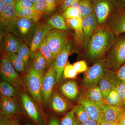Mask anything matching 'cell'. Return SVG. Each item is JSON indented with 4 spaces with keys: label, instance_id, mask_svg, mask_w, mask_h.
Returning <instances> with one entry per match:
<instances>
[{
    "label": "cell",
    "instance_id": "obj_1",
    "mask_svg": "<svg viewBox=\"0 0 125 125\" xmlns=\"http://www.w3.org/2000/svg\"><path fill=\"white\" fill-rule=\"evenodd\" d=\"M116 38L106 25L98 26L84 48L86 57L95 62L103 58L112 46Z\"/></svg>",
    "mask_w": 125,
    "mask_h": 125
},
{
    "label": "cell",
    "instance_id": "obj_2",
    "mask_svg": "<svg viewBox=\"0 0 125 125\" xmlns=\"http://www.w3.org/2000/svg\"><path fill=\"white\" fill-rule=\"evenodd\" d=\"M39 21L17 17L0 24L1 27L4 32L20 38L30 47L34 34L40 25Z\"/></svg>",
    "mask_w": 125,
    "mask_h": 125
},
{
    "label": "cell",
    "instance_id": "obj_3",
    "mask_svg": "<svg viewBox=\"0 0 125 125\" xmlns=\"http://www.w3.org/2000/svg\"><path fill=\"white\" fill-rule=\"evenodd\" d=\"M106 54L105 61L109 70L115 71L125 64V33L117 37Z\"/></svg>",
    "mask_w": 125,
    "mask_h": 125
},
{
    "label": "cell",
    "instance_id": "obj_4",
    "mask_svg": "<svg viewBox=\"0 0 125 125\" xmlns=\"http://www.w3.org/2000/svg\"><path fill=\"white\" fill-rule=\"evenodd\" d=\"M69 34L66 31L52 29L46 37V42L51 52L54 61L69 42Z\"/></svg>",
    "mask_w": 125,
    "mask_h": 125
},
{
    "label": "cell",
    "instance_id": "obj_5",
    "mask_svg": "<svg viewBox=\"0 0 125 125\" xmlns=\"http://www.w3.org/2000/svg\"><path fill=\"white\" fill-rule=\"evenodd\" d=\"M98 26L105 25L118 8L116 0H92Z\"/></svg>",
    "mask_w": 125,
    "mask_h": 125
},
{
    "label": "cell",
    "instance_id": "obj_6",
    "mask_svg": "<svg viewBox=\"0 0 125 125\" xmlns=\"http://www.w3.org/2000/svg\"><path fill=\"white\" fill-rule=\"evenodd\" d=\"M109 70L105 58L103 57L96 61L85 72L82 81L83 85L87 89L97 86L102 78Z\"/></svg>",
    "mask_w": 125,
    "mask_h": 125
},
{
    "label": "cell",
    "instance_id": "obj_7",
    "mask_svg": "<svg viewBox=\"0 0 125 125\" xmlns=\"http://www.w3.org/2000/svg\"><path fill=\"white\" fill-rule=\"evenodd\" d=\"M42 75L39 74L31 67L24 79L27 90L33 100L40 106L42 103L41 88Z\"/></svg>",
    "mask_w": 125,
    "mask_h": 125
},
{
    "label": "cell",
    "instance_id": "obj_8",
    "mask_svg": "<svg viewBox=\"0 0 125 125\" xmlns=\"http://www.w3.org/2000/svg\"><path fill=\"white\" fill-rule=\"evenodd\" d=\"M11 64L6 54L2 53L1 58L0 72L1 79L17 89L22 85L21 78Z\"/></svg>",
    "mask_w": 125,
    "mask_h": 125
},
{
    "label": "cell",
    "instance_id": "obj_9",
    "mask_svg": "<svg viewBox=\"0 0 125 125\" xmlns=\"http://www.w3.org/2000/svg\"><path fill=\"white\" fill-rule=\"evenodd\" d=\"M56 75L53 64L43 74L41 79V94L42 103L45 106L49 104L50 98L53 91L54 85L56 84Z\"/></svg>",
    "mask_w": 125,
    "mask_h": 125
},
{
    "label": "cell",
    "instance_id": "obj_10",
    "mask_svg": "<svg viewBox=\"0 0 125 125\" xmlns=\"http://www.w3.org/2000/svg\"><path fill=\"white\" fill-rule=\"evenodd\" d=\"M21 39L8 32L2 33L1 39V51L2 53H17L23 42Z\"/></svg>",
    "mask_w": 125,
    "mask_h": 125
},
{
    "label": "cell",
    "instance_id": "obj_11",
    "mask_svg": "<svg viewBox=\"0 0 125 125\" xmlns=\"http://www.w3.org/2000/svg\"><path fill=\"white\" fill-rule=\"evenodd\" d=\"M117 37L125 33V9L119 8L112 15L106 24Z\"/></svg>",
    "mask_w": 125,
    "mask_h": 125
},
{
    "label": "cell",
    "instance_id": "obj_12",
    "mask_svg": "<svg viewBox=\"0 0 125 125\" xmlns=\"http://www.w3.org/2000/svg\"><path fill=\"white\" fill-rule=\"evenodd\" d=\"M71 48V43L69 42L61 52L57 56L52 62L56 75V83L60 82L63 77V72L67 62L68 57Z\"/></svg>",
    "mask_w": 125,
    "mask_h": 125
},
{
    "label": "cell",
    "instance_id": "obj_13",
    "mask_svg": "<svg viewBox=\"0 0 125 125\" xmlns=\"http://www.w3.org/2000/svg\"><path fill=\"white\" fill-rule=\"evenodd\" d=\"M80 103L83 106L90 119L96 121L97 123L101 120L102 118L101 106L104 102H96L85 97L80 99Z\"/></svg>",
    "mask_w": 125,
    "mask_h": 125
},
{
    "label": "cell",
    "instance_id": "obj_14",
    "mask_svg": "<svg viewBox=\"0 0 125 125\" xmlns=\"http://www.w3.org/2000/svg\"><path fill=\"white\" fill-rule=\"evenodd\" d=\"M0 115L10 118L19 113L20 107L16 99L7 97H1Z\"/></svg>",
    "mask_w": 125,
    "mask_h": 125
},
{
    "label": "cell",
    "instance_id": "obj_15",
    "mask_svg": "<svg viewBox=\"0 0 125 125\" xmlns=\"http://www.w3.org/2000/svg\"><path fill=\"white\" fill-rule=\"evenodd\" d=\"M119 83L114 71L109 70L105 74L99 82V87L104 101L108 96L112 88Z\"/></svg>",
    "mask_w": 125,
    "mask_h": 125
},
{
    "label": "cell",
    "instance_id": "obj_16",
    "mask_svg": "<svg viewBox=\"0 0 125 125\" xmlns=\"http://www.w3.org/2000/svg\"><path fill=\"white\" fill-rule=\"evenodd\" d=\"M82 23L84 36V42L83 45L84 49L94 33L98 27L97 20L94 13L82 18Z\"/></svg>",
    "mask_w": 125,
    "mask_h": 125
},
{
    "label": "cell",
    "instance_id": "obj_17",
    "mask_svg": "<svg viewBox=\"0 0 125 125\" xmlns=\"http://www.w3.org/2000/svg\"><path fill=\"white\" fill-rule=\"evenodd\" d=\"M125 110L123 108L117 107L104 103L101 106L103 119L109 123H117Z\"/></svg>",
    "mask_w": 125,
    "mask_h": 125
},
{
    "label": "cell",
    "instance_id": "obj_18",
    "mask_svg": "<svg viewBox=\"0 0 125 125\" xmlns=\"http://www.w3.org/2000/svg\"><path fill=\"white\" fill-rule=\"evenodd\" d=\"M21 99L23 107L28 115L34 121L39 122L40 119V113L37 104L24 92L21 94Z\"/></svg>",
    "mask_w": 125,
    "mask_h": 125
},
{
    "label": "cell",
    "instance_id": "obj_19",
    "mask_svg": "<svg viewBox=\"0 0 125 125\" xmlns=\"http://www.w3.org/2000/svg\"><path fill=\"white\" fill-rule=\"evenodd\" d=\"M52 29L46 24H40L36 31L30 47V57L33 60L35 52L39 45L45 38L48 32Z\"/></svg>",
    "mask_w": 125,
    "mask_h": 125
},
{
    "label": "cell",
    "instance_id": "obj_20",
    "mask_svg": "<svg viewBox=\"0 0 125 125\" xmlns=\"http://www.w3.org/2000/svg\"><path fill=\"white\" fill-rule=\"evenodd\" d=\"M49 104L52 109L58 113L65 112L69 106L66 99L58 92L54 90L50 98Z\"/></svg>",
    "mask_w": 125,
    "mask_h": 125
},
{
    "label": "cell",
    "instance_id": "obj_21",
    "mask_svg": "<svg viewBox=\"0 0 125 125\" xmlns=\"http://www.w3.org/2000/svg\"><path fill=\"white\" fill-rule=\"evenodd\" d=\"M67 27L73 30L75 37L77 42L80 44L83 43L84 36L82 27V20L78 19H64Z\"/></svg>",
    "mask_w": 125,
    "mask_h": 125
},
{
    "label": "cell",
    "instance_id": "obj_22",
    "mask_svg": "<svg viewBox=\"0 0 125 125\" xmlns=\"http://www.w3.org/2000/svg\"><path fill=\"white\" fill-rule=\"evenodd\" d=\"M60 90L65 97L71 100L76 99L79 94L77 83L73 81H67L61 85Z\"/></svg>",
    "mask_w": 125,
    "mask_h": 125
},
{
    "label": "cell",
    "instance_id": "obj_23",
    "mask_svg": "<svg viewBox=\"0 0 125 125\" xmlns=\"http://www.w3.org/2000/svg\"><path fill=\"white\" fill-rule=\"evenodd\" d=\"M32 67L39 74L42 75L48 70L46 60L38 50L34 54Z\"/></svg>",
    "mask_w": 125,
    "mask_h": 125
},
{
    "label": "cell",
    "instance_id": "obj_24",
    "mask_svg": "<svg viewBox=\"0 0 125 125\" xmlns=\"http://www.w3.org/2000/svg\"><path fill=\"white\" fill-rule=\"evenodd\" d=\"M46 24L52 29L60 30L66 31L67 27L64 19L62 15L56 14L47 21Z\"/></svg>",
    "mask_w": 125,
    "mask_h": 125
},
{
    "label": "cell",
    "instance_id": "obj_25",
    "mask_svg": "<svg viewBox=\"0 0 125 125\" xmlns=\"http://www.w3.org/2000/svg\"><path fill=\"white\" fill-rule=\"evenodd\" d=\"M0 92L1 97H7L16 99L19 95L18 89L4 81H2L0 84Z\"/></svg>",
    "mask_w": 125,
    "mask_h": 125
},
{
    "label": "cell",
    "instance_id": "obj_26",
    "mask_svg": "<svg viewBox=\"0 0 125 125\" xmlns=\"http://www.w3.org/2000/svg\"><path fill=\"white\" fill-rule=\"evenodd\" d=\"M105 104L111 105L114 106L122 107V102L118 95L116 86L112 88L111 92L104 101Z\"/></svg>",
    "mask_w": 125,
    "mask_h": 125
},
{
    "label": "cell",
    "instance_id": "obj_27",
    "mask_svg": "<svg viewBox=\"0 0 125 125\" xmlns=\"http://www.w3.org/2000/svg\"><path fill=\"white\" fill-rule=\"evenodd\" d=\"M85 95L86 97L93 102H104L100 88L98 85L87 89Z\"/></svg>",
    "mask_w": 125,
    "mask_h": 125
},
{
    "label": "cell",
    "instance_id": "obj_28",
    "mask_svg": "<svg viewBox=\"0 0 125 125\" xmlns=\"http://www.w3.org/2000/svg\"><path fill=\"white\" fill-rule=\"evenodd\" d=\"M9 60L16 70L19 72H23L26 69V66L22 60L16 53H8Z\"/></svg>",
    "mask_w": 125,
    "mask_h": 125
},
{
    "label": "cell",
    "instance_id": "obj_29",
    "mask_svg": "<svg viewBox=\"0 0 125 125\" xmlns=\"http://www.w3.org/2000/svg\"><path fill=\"white\" fill-rule=\"evenodd\" d=\"M37 50L40 52L46 60L48 69L52 64L54 60L51 52L47 45L46 38L39 45Z\"/></svg>",
    "mask_w": 125,
    "mask_h": 125
},
{
    "label": "cell",
    "instance_id": "obj_30",
    "mask_svg": "<svg viewBox=\"0 0 125 125\" xmlns=\"http://www.w3.org/2000/svg\"><path fill=\"white\" fill-rule=\"evenodd\" d=\"M79 7L82 18L94 13V9L92 0H80Z\"/></svg>",
    "mask_w": 125,
    "mask_h": 125
},
{
    "label": "cell",
    "instance_id": "obj_31",
    "mask_svg": "<svg viewBox=\"0 0 125 125\" xmlns=\"http://www.w3.org/2000/svg\"><path fill=\"white\" fill-rule=\"evenodd\" d=\"M17 54L23 61L26 68L28 67L30 64V50L27 43H23Z\"/></svg>",
    "mask_w": 125,
    "mask_h": 125
},
{
    "label": "cell",
    "instance_id": "obj_32",
    "mask_svg": "<svg viewBox=\"0 0 125 125\" xmlns=\"http://www.w3.org/2000/svg\"><path fill=\"white\" fill-rule=\"evenodd\" d=\"M15 3L6 5L4 13L0 16V24L18 17L14 6Z\"/></svg>",
    "mask_w": 125,
    "mask_h": 125
},
{
    "label": "cell",
    "instance_id": "obj_33",
    "mask_svg": "<svg viewBox=\"0 0 125 125\" xmlns=\"http://www.w3.org/2000/svg\"><path fill=\"white\" fill-rule=\"evenodd\" d=\"M16 14L18 17L29 18L38 20H39L42 15L37 13L33 7L24 9Z\"/></svg>",
    "mask_w": 125,
    "mask_h": 125
},
{
    "label": "cell",
    "instance_id": "obj_34",
    "mask_svg": "<svg viewBox=\"0 0 125 125\" xmlns=\"http://www.w3.org/2000/svg\"><path fill=\"white\" fill-rule=\"evenodd\" d=\"M62 14V17L64 19H78L81 20H82L80 10H76L72 6L65 10Z\"/></svg>",
    "mask_w": 125,
    "mask_h": 125
},
{
    "label": "cell",
    "instance_id": "obj_35",
    "mask_svg": "<svg viewBox=\"0 0 125 125\" xmlns=\"http://www.w3.org/2000/svg\"><path fill=\"white\" fill-rule=\"evenodd\" d=\"M73 110L78 121L80 123L90 119L83 106L81 104L75 106Z\"/></svg>",
    "mask_w": 125,
    "mask_h": 125
},
{
    "label": "cell",
    "instance_id": "obj_36",
    "mask_svg": "<svg viewBox=\"0 0 125 125\" xmlns=\"http://www.w3.org/2000/svg\"><path fill=\"white\" fill-rule=\"evenodd\" d=\"M78 72L74 68L73 65H72L67 61L63 72L64 79H74L77 76Z\"/></svg>",
    "mask_w": 125,
    "mask_h": 125
},
{
    "label": "cell",
    "instance_id": "obj_37",
    "mask_svg": "<svg viewBox=\"0 0 125 125\" xmlns=\"http://www.w3.org/2000/svg\"><path fill=\"white\" fill-rule=\"evenodd\" d=\"M33 5V3L29 0H16L15 9L17 13L24 9L32 7Z\"/></svg>",
    "mask_w": 125,
    "mask_h": 125
},
{
    "label": "cell",
    "instance_id": "obj_38",
    "mask_svg": "<svg viewBox=\"0 0 125 125\" xmlns=\"http://www.w3.org/2000/svg\"><path fill=\"white\" fill-rule=\"evenodd\" d=\"M47 4V0H38L34 4L33 8L38 13L42 15L46 14Z\"/></svg>",
    "mask_w": 125,
    "mask_h": 125
},
{
    "label": "cell",
    "instance_id": "obj_39",
    "mask_svg": "<svg viewBox=\"0 0 125 125\" xmlns=\"http://www.w3.org/2000/svg\"><path fill=\"white\" fill-rule=\"evenodd\" d=\"M74 114L73 109L62 118L61 121V125H73L75 120Z\"/></svg>",
    "mask_w": 125,
    "mask_h": 125
},
{
    "label": "cell",
    "instance_id": "obj_40",
    "mask_svg": "<svg viewBox=\"0 0 125 125\" xmlns=\"http://www.w3.org/2000/svg\"><path fill=\"white\" fill-rule=\"evenodd\" d=\"M115 73L119 83H125V64L115 71Z\"/></svg>",
    "mask_w": 125,
    "mask_h": 125
},
{
    "label": "cell",
    "instance_id": "obj_41",
    "mask_svg": "<svg viewBox=\"0 0 125 125\" xmlns=\"http://www.w3.org/2000/svg\"><path fill=\"white\" fill-rule=\"evenodd\" d=\"M74 68L78 73L85 72L88 70L87 63L84 61H81L74 63Z\"/></svg>",
    "mask_w": 125,
    "mask_h": 125
},
{
    "label": "cell",
    "instance_id": "obj_42",
    "mask_svg": "<svg viewBox=\"0 0 125 125\" xmlns=\"http://www.w3.org/2000/svg\"><path fill=\"white\" fill-rule=\"evenodd\" d=\"M47 7L46 14L52 15L55 12L56 8V0H47Z\"/></svg>",
    "mask_w": 125,
    "mask_h": 125
},
{
    "label": "cell",
    "instance_id": "obj_43",
    "mask_svg": "<svg viewBox=\"0 0 125 125\" xmlns=\"http://www.w3.org/2000/svg\"><path fill=\"white\" fill-rule=\"evenodd\" d=\"M116 87L123 104L125 100V83H120Z\"/></svg>",
    "mask_w": 125,
    "mask_h": 125
},
{
    "label": "cell",
    "instance_id": "obj_44",
    "mask_svg": "<svg viewBox=\"0 0 125 125\" xmlns=\"http://www.w3.org/2000/svg\"><path fill=\"white\" fill-rule=\"evenodd\" d=\"M75 0H63L60 4V10L62 13L65 10L71 6Z\"/></svg>",
    "mask_w": 125,
    "mask_h": 125
},
{
    "label": "cell",
    "instance_id": "obj_45",
    "mask_svg": "<svg viewBox=\"0 0 125 125\" xmlns=\"http://www.w3.org/2000/svg\"><path fill=\"white\" fill-rule=\"evenodd\" d=\"M9 119L10 118L1 115L0 125H9L11 121Z\"/></svg>",
    "mask_w": 125,
    "mask_h": 125
},
{
    "label": "cell",
    "instance_id": "obj_46",
    "mask_svg": "<svg viewBox=\"0 0 125 125\" xmlns=\"http://www.w3.org/2000/svg\"><path fill=\"white\" fill-rule=\"evenodd\" d=\"M80 124L81 125H98L97 122L90 119L81 123Z\"/></svg>",
    "mask_w": 125,
    "mask_h": 125
},
{
    "label": "cell",
    "instance_id": "obj_47",
    "mask_svg": "<svg viewBox=\"0 0 125 125\" xmlns=\"http://www.w3.org/2000/svg\"><path fill=\"white\" fill-rule=\"evenodd\" d=\"M117 123L120 125H125V108L122 115L117 121Z\"/></svg>",
    "mask_w": 125,
    "mask_h": 125
},
{
    "label": "cell",
    "instance_id": "obj_48",
    "mask_svg": "<svg viewBox=\"0 0 125 125\" xmlns=\"http://www.w3.org/2000/svg\"><path fill=\"white\" fill-rule=\"evenodd\" d=\"M98 125H120L117 123H111L107 122L104 121L103 118L101 119V120L98 123Z\"/></svg>",
    "mask_w": 125,
    "mask_h": 125
},
{
    "label": "cell",
    "instance_id": "obj_49",
    "mask_svg": "<svg viewBox=\"0 0 125 125\" xmlns=\"http://www.w3.org/2000/svg\"><path fill=\"white\" fill-rule=\"evenodd\" d=\"M118 8L125 9V0H116Z\"/></svg>",
    "mask_w": 125,
    "mask_h": 125
},
{
    "label": "cell",
    "instance_id": "obj_50",
    "mask_svg": "<svg viewBox=\"0 0 125 125\" xmlns=\"http://www.w3.org/2000/svg\"><path fill=\"white\" fill-rule=\"evenodd\" d=\"M6 6L5 4L0 1V15H1L3 14Z\"/></svg>",
    "mask_w": 125,
    "mask_h": 125
},
{
    "label": "cell",
    "instance_id": "obj_51",
    "mask_svg": "<svg viewBox=\"0 0 125 125\" xmlns=\"http://www.w3.org/2000/svg\"><path fill=\"white\" fill-rule=\"evenodd\" d=\"M48 125H60L58 120L56 118H53L51 119Z\"/></svg>",
    "mask_w": 125,
    "mask_h": 125
},
{
    "label": "cell",
    "instance_id": "obj_52",
    "mask_svg": "<svg viewBox=\"0 0 125 125\" xmlns=\"http://www.w3.org/2000/svg\"><path fill=\"white\" fill-rule=\"evenodd\" d=\"M6 5L15 3L16 0H0Z\"/></svg>",
    "mask_w": 125,
    "mask_h": 125
},
{
    "label": "cell",
    "instance_id": "obj_53",
    "mask_svg": "<svg viewBox=\"0 0 125 125\" xmlns=\"http://www.w3.org/2000/svg\"><path fill=\"white\" fill-rule=\"evenodd\" d=\"M9 125H20L19 121L18 119H16L11 121Z\"/></svg>",
    "mask_w": 125,
    "mask_h": 125
},
{
    "label": "cell",
    "instance_id": "obj_54",
    "mask_svg": "<svg viewBox=\"0 0 125 125\" xmlns=\"http://www.w3.org/2000/svg\"><path fill=\"white\" fill-rule=\"evenodd\" d=\"M73 125H81V124L80 123H79V121L75 120Z\"/></svg>",
    "mask_w": 125,
    "mask_h": 125
},
{
    "label": "cell",
    "instance_id": "obj_55",
    "mask_svg": "<svg viewBox=\"0 0 125 125\" xmlns=\"http://www.w3.org/2000/svg\"><path fill=\"white\" fill-rule=\"evenodd\" d=\"M63 0H56V2L57 4H60L61 2H62Z\"/></svg>",
    "mask_w": 125,
    "mask_h": 125
},
{
    "label": "cell",
    "instance_id": "obj_56",
    "mask_svg": "<svg viewBox=\"0 0 125 125\" xmlns=\"http://www.w3.org/2000/svg\"><path fill=\"white\" fill-rule=\"evenodd\" d=\"M29 1H31V2L33 3L34 4L36 3L38 0H29Z\"/></svg>",
    "mask_w": 125,
    "mask_h": 125
},
{
    "label": "cell",
    "instance_id": "obj_57",
    "mask_svg": "<svg viewBox=\"0 0 125 125\" xmlns=\"http://www.w3.org/2000/svg\"><path fill=\"white\" fill-rule=\"evenodd\" d=\"M122 106H123L124 107H125V101L123 102V104H122Z\"/></svg>",
    "mask_w": 125,
    "mask_h": 125
},
{
    "label": "cell",
    "instance_id": "obj_58",
    "mask_svg": "<svg viewBox=\"0 0 125 125\" xmlns=\"http://www.w3.org/2000/svg\"><path fill=\"white\" fill-rule=\"evenodd\" d=\"M25 125H31V124H28V123H27V124H26Z\"/></svg>",
    "mask_w": 125,
    "mask_h": 125
}]
</instances>
